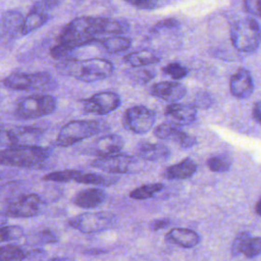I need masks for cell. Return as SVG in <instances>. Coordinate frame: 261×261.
Wrapping results in <instances>:
<instances>
[{"label":"cell","instance_id":"31","mask_svg":"<svg viewBox=\"0 0 261 261\" xmlns=\"http://www.w3.org/2000/svg\"><path fill=\"white\" fill-rule=\"evenodd\" d=\"M24 230L18 225H3L0 226V244L10 241H15L23 237Z\"/></svg>","mask_w":261,"mask_h":261},{"label":"cell","instance_id":"23","mask_svg":"<svg viewBox=\"0 0 261 261\" xmlns=\"http://www.w3.org/2000/svg\"><path fill=\"white\" fill-rule=\"evenodd\" d=\"M2 27L10 38H19L23 35V16L19 11L7 10L2 14Z\"/></svg>","mask_w":261,"mask_h":261},{"label":"cell","instance_id":"43","mask_svg":"<svg viewBox=\"0 0 261 261\" xmlns=\"http://www.w3.org/2000/svg\"><path fill=\"white\" fill-rule=\"evenodd\" d=\"M260 209H261V199L259 198V199L257 200L256 204H255V213H256L258 216H260V215H261V211H260Z\"/></svg>","mask_w":261,"mask_h":261},{"label":"cell","instance_id":"21","mask_svg":"<svg viewBox=\"0 0 261 261\" xmlns=\"http://www.w3.org/2000/svg\"><path fill=\"white\" fill-rule=\"evenodd\" d=\"M106 198V194L103 190L98 188H90L80 191L72 202L74 205L81 208H95L101 205Z\"/></svg>","mask_w":261,"mask_h":261},{"label":"cell","instance_id":"28","mask_svg":"<svg viewBox=\"0 0 261 261\" xmlns=\"http://www.w3.org/2000/svg\"><path fill=\"white\" fill-rule=\"evenodd\" d=\"M28 257V253L16 245L0 247V261H21Z\"/></svg>","mask_w":261,"mask_h":261},{"label":"cell","instance_id":"20","mask_svg":"<svg viewBox=\"0 0 261 261\" xmlns=\"http://www.w3.org/2000/svg\"><path fill=\"white\" fill-rule=\"evenodd\" d=\"M135 151L138 157L148 161L166 159L170 155V150L168 149V147L160 143L144 142L139 144L136 147Z\"/></svg>","mask_w":261,"mask_h":261},{"label":"cell","instance_id":"9","mask_svg":"<svg viewBox=\"0 0 261 261\" xmlns=\"http://www.w3.org/2000/svg\"><path fill=\"white\" fill-rule=\"evenodd\" d=\"M156 120V113L143 105L129 107L125 110L123 115L124 126L135 134H146L154 125Z\"/></svg>","mask_w":261,"mask_h":261},{"label":"cell","instance_id":"41","mask_svg":"<svg viewBox=\"0 0 261 261\" xmlns=\"http://www.w3.org/2000/svg\"><path fill=\"white\" fill-rule=\"evenodd\" d=\"M45 261H75V260L70 257H54Z\"/></svg>","mask_w":261,"mask_h":261},{"label":"cell","instance_id":"38","mask_svg":"<svg viewBox=\"0 0 261 261\" xmlns=\"http://www.w3.org/2000/svg\"><path fill=\"white\" fill-rule=\"evenodd\" d=\"M244 10L254 16H260V0H244Z\"/></svg>","mask_w":261,"mask_h":261},{"label":"cell","instance_id":"1","mask_svg":"<svg viewBox=\"0 0 261 261\" xmlns=\"http://www.w3.org/2000/svg\"><path fill=\"white\" fill-rule=\"evenodd\" d=\"M127 31L128 23L122 19L80 16L62 28L57 44L70 53L79 47L100 43L106 36L122 35Z\"/></svg>","mask_w":261,"mask_h":261},{"label":"cell","instance_id":"34","mask_svg":"<svg viewBox=\"0 0 261 261\" xmlns=\"http://www.w3.org/2000/svg\"><path fill=\"white\" fill-rule=\"evenodd\" d=\"M19 187L20 185L17 181H8L0 186V201L8 203L18 197L17 192L19 191Z\"/></svg>","mask_w":261,"mask_h":261},{"label":"cell","instance_id":"32","mask_svg":"<svg viewBox=\"0 0 261 261\" xmlns=\"http://www.w3.org/2000/svg\"><path fill=\"white\" fill-rule=\"evenodd\" d=\"M127 75L133 82L139 85H145L155 77L156 71L148 68H140L127 71Z\"/></svg>","mask_w":261,"mask_h":261},{"label":"cell","instance_id":"25","mask_svg":"<svg viewBox=\"0 0 261 261\" xmlns=\"http://www.w3.org/2000/svg\"><path fill=\"white\" fill-rule=\"evenodd\" d=\"M100 44L108 53L114 54L127 50L132 45V40L127 37L114 35L103 39Z\"/></svg>","mask_w":261,"mask_h":261},{"label":"cell","instance_id":"18","mask_svg":"<svg viewBox=\"0 0 261 261\" xmlns=\"http://www.w3.org/2000/svg\"><path fill=\"white\" fill-rule=\"evenodd\" d=\"M165 116L179 125L193 123L197 118V106L188 103H170L164 110Z\"/></svg>","mask_w":261,"mask_h":261},{"label":"cell","instance_id":"6","mask_svg":"<svg viewBox=\"0 0 261 261\" xmlns=\"http://www.w3.org/2000/svg\"><path fill=\"white\" fill-rule=\"evenodd\" d=\"M3 85L15 91H53L57 88L54 77L48 72H14L3 80Z\"/></svg>","mask_w":261,"mask_h":261},{"label":"cell","instance_id":"7","mask_svg":"<svg viewBox=\"0 0 261 261\" xmlns=\"http://www.w3.org/2000/svg\"><path fill=\"white\" fill-rule=\"evenodd\" d=\"M56 99L51 95L35 94L22 98L15 108V115L19 119H35L47 116L56 109Z\"/></svg>","mask_w":261,"mask_h":261},{"label":"cell","instance_id":"13","mask_svg":"<svg viewBox=\"0 0 261 261\" xmlns=\"http://www.w3.org/2000/svg\"><path fill=\"white\" fill-rule=\"evenodd\" d=\"M156 138L160 140L172 141L181 148H191L197 144V139L181 129L179 124L174 122H163L153 130Z\"/></svg>","mask_w":261,"mask_h":261},{"label":"cell","instance_id":"19","mask_svg":"<svg viewBox=\"0 0 261 261\" xmlns=\"http://www.w3.org/2000/svg\"><path fill=\"white\" fill-rule=\"evenodd\" d=\"M165 240L182 248H194L200 243V236L193 229L175 227L165 234Z\"/></svg>","mask_w":261,"mask_h":261},{"label":"cell","instance_id":"22","mask_svg":"<svg viewBox=\"0 0 261 261\" xmlns=\"http://www.w3.org/2000/svg\"><path fill=\"white\" fill-rule=\"evenodd\" d=\"M197 171V164L190 158H185L178 163L167 166L163 171V176L167 179H187Z\"/></svg>","mask_w":261,"mask_h":261},{"label":"cell","instance_id":"30","mask_svg":"<svg viewBox=\"0 0 261 261\" xmlns=\"http://www.w3.org/2000/svg\"><path fill=\"white\" fill-rule=\"evenodd\" d=\"M207 167L213 172H225L230 169L231 160L227 156H212L210 157L207 162Z\"/></svg>","mask_w":261,"mask_h":261},{"label":"cell","instance_id":"39","mask_svg":"<svg viewBox=\"0 0 261 261\" xmlns=\"http://www.w3.org/2000/svg\"><path fill=\"white\" fill-rule=\"evenodd\" d=\"M170 224V219L168 218H158V219H154L150 222L149 227L151 230L156 231V230H160L162 228L167 227Z\"/></svg>","mask_w":261,"mask_h":261},{"label":"cell","instance_id":"15","mask_svg":"<svg viewBox=\"0 0 261 261\" xmlns=\"http://www.w3.org/2000/svg\"><path fill=\"white\" fill-rule=\"evenodd\" d=\"M231 255H245L247 258H255L261 253L260 237H252L247 231L239 232L231 244Z\"/></svg>","mask_w":261,"mask_h":261},{"label":"cell","instance_id":"44","mask_svg":"<svg viewBox=\"0 0 261 261\" xmlns=\"http://www.w3.org/2000/svg\"><path fill=\"white\" fill-rule=\"evenodd\" d=\"M58 1H60V0H58Z\"/></svg>","mask_w":261,"mask_h":261},{"label":"cell","instance_id":"4","mask_svg":"<svg viewBox=\"0 0 261 261\" xmlns=\"http://www.w3.org/2000/svg\"><path fill=\"white\" fill-rule=\"evenodd\" d=\"M108 129V123L103 120H71L60 128L55 143L59 147H69L90 137L102 134Z\"/></svg>","mask_w":261,"mask_h":261},{"label":"cell","instance_id":"35","mask_svg":"<svg viewBox=\"0 0 261 261\" xmlns=\"http://www.w3.org/2000/svg\"><path fill=\"white\" fill-rule=\"evenodd\" d=\"M178 27H179V21L176 18L169 17V18H165V19H162V20L156 22L153 25V28L151 29V33L158 34L162 31H170V30L177 29Z\"/></svg>","mask_w":261,"mask_h":261},{"label":"cell","instance_id":"2","mask_svg":"<svg viewBox=\"0 0 261 261\" xmlns=\"http://www.w3.org/2000/svg\"><path fill=\"white\" fill-rule=\"evenodd\" d=\"M57 67L64 74L85 83L107 79L114 69L112 62L104 58H66L61 60Z\"/></svg>","mask_w":261,"mask_h":261},{"label":"cell","instance_id":"33","mask_svg":"<svg viewBox=\"0 0 261 261\" xmlns=\"http://www.w3.org/2000/svg\"><path fill=\"white\" fill-rule=\"evenodd\" d=\"M162 72L169 75L171 79L178 81L188 75V68L178 62H171L162 67Z\"/></svg>","mask_w":261,"mask_h":261},{"label":"cell","instance_id":"26","mask_svg":"<svg viewBox=\"0 0 261 261\" xmlns=\"http://www.w3.org/2000/svg\"><path fill=\"white\" fill-rule=\"evenodd\" d=\"M75 182L79 184H86V185H97V186H103V187H108L112 186L117 181V178L114 176H109V175H102L99 173H85L81 172L76 178L74 179Z\"/></svg>","mask_w":261,"mask_h":261},{"label":"cell","instance_id":"37","mask_svg":"<svg viewBox=\"0 0 261 261\" xmlns=\"http://www.w3.org/2000/svg\"><path fill=\"white\" fill-rule=\"evenodd\" d=\"M123 1L138 9H145V10L154 9L158 5L157 3L158 0H123Z\"/></svg>","mask_w":261,"mask_h":261},{"label":"cell","instance_id":"3","mask_svg":"<svg viewBox=\"0 0 261 261\" xmlns=\"http://www.w3.org/2000/svg\"><path fill=\"white\" fill-rule=\"evenodd\" d=\"M51 150L37 145H16L0 151V165L20 168H43L50 158Z\"/></svg>","mask_w":261,"mask_h":261},{"label":"cell","instance_id":"17","mask_svg":"<svg viewBox=\"0 0 261 261\" xmlns=\"http://www.w3.org/2000/svg\"><path fill=\"white\" fill-rule=\"evenodd\" d=\"M150 93L156 98L173 103L181 100L186 96L187 89L178 82L164 81L154 84L151 87Z\"/></svg>","mask_w":261,"mask_h":261},{"label":"cell","instance_id":"42","mask_svg":"<svg viewBox=\"0 0 261 261\" xmlns=\"http://www.w3.org/2000/svg\"><path fill=\"white\" fill-rule=\"evenodd\" d=\"M8 221V216L5 214V212L0 211V226H3Z\"/></svg>","mask_w":261,"mask_h":261},{"label":"cell","instance_id":"14","mask_svg":"<svg viewBox=\"0 0 261 261\" xmlns=\"http://www.w3.org/2000/svg\"><path fill=\"white\" fill-rule=\"evenodd\" d=\"M124 146L123 139L115 134L103 135L94 140L87 148V153L98 157L109 156L119 153Z\"/></svg>","mask_w":261,"mask_h":261},{"label":"cell","instance_id":"10","mask_svg":"<svg viewBox=\"0 0 261 261\" xmlns=\"http://www.w3.org/2000/svg\"><path fill=\"white\" fill-rule=\"evenodd\" d=\"M42 200L37 194H22L6 203L5 214L8 217L29 218L40 212Z\"/></svg>","mask_w":261,"mask_h":261},{"label":"cell","instance_id":"36","mask_svg":"<svg viewBox=\"0 0 261 261\" xmlns=\"http://www.w3.org/2000/svg\"><path fill=\"white\" fill-rule=\"evenodd\" d=\"M37 240L41 244H54L58 242V237L51 229H43L37 233Z\"/></svg>","mask_w":261,"mask_h":261},{"label":"cell","instance_id":"40","mask_svg":"<svg viewBox=\"0 0 261 261\" xmlns=\"http://www.w3.org/2000/svg\"><path fill=\"white\" fill-rule=\"evenodd\" d=\"M252 117L258 124H260L261 122V102L260 101H257L254 104L252 109Z\"/></svg>","mask_w":261,"mask_h":261},{"label":"cell","instance_id":"12","mask_svg":"<svg viewBox=\"0 0 261 261\" xmlns=\"http://www.w3.org/2000/svg\"><path fill=\"white\" fill-rule=\"evenodd\" d=\"M136 164L133 156L126 154H113L104 157H98L91 162V165L104 172L111 174L129 173Z\"/></svg>","mask_w":261,"mask_h":261},{"label":"cell","instance_id":"11","mask_svg":"<svg viewBox=\"0 0 261 261\" xmlns=\"http://www.w3.org/2000/svg\"><path fill=\"white\" fill-rule=\"evenodd\" d=\"M84 112L98 115L108 114L120 106L121 99L118 94L110 91H103L94 94L82 101Z\"/></svg>","mask_w":261,"mask_h":261},{"label":"cell","instance_id":"24","mask_svg":"<svg viewBox=\"0 0 261 261\" xmlns=\"http://www.w3.org/2000/svg\"><path fill=\"white\" fill-rule=\"evenodd\" d=\"M123 60L133 67H143L158 63L160 61V57L150 50H140L126 54L123 57Z\"/></svg>","mask_w":261,"mask_h":261},{"label":"cell","instance_id":"29","mask_svg":"<svg viewBox=\"0 0 261 261\" xmlns=\"http://www.w3.org/2000/svg\"><path fill=\"white\" fill-rule=\"evenodd\" d=\"M81 170L77 169H63L58 171H53L47 173L43 176V180L46 181H55V182H69L74 181L76 176L81 173Z\"/></svg>","mask_w":261,"mask_h":261},{"label":"cell","instance_id":"27","mask_svg":"<svg viewBox=\"0 0 261 261\" xmlns=\"http://www.w3.org/2000/svg\"><path fill=\"white\" fill-rule=\"evenodd\" d=\"M163 188L164 186L161 182L148 184L133 190L128 196L134 200H147V199L153 198L155 194L160 192Z\"/></svg>","mask_w":261,"mask_h":261},{"label":"cell","instance_id":"8","mask_svg":"<svg viewBox=\"0 0 261 261\" xmlns=\"http://www.w3.org/2000/svg\"><path fill=\"white\" fill-rule=\"evenodd\" d=\"M115 215L109 211L85 212L68 220V225L83 233L105 230L114 224Z\"/></svg>","mask_w":261,"mask_h":261},{"label":"cell","instance_id":"16","mask_svg":"<svg viewBox=\"0 0 261 261\" xmlns=\"http://www.w3.org/2000/svg\"><path fill=\"white\" fill-rule=\"evenodd\" d=\"M229 90L231 95L238 99L249 98L254 91V83L250 71L244 67L234 71L229 80Z\"/></svg>","mask_w":261,"mask_h":261},{"label":"cell","instance_id":"5","mask_svg":"<svg viewBox=\"0 0 261 261\" xmlns=\"http://www.w3.org/2000/svg\"><path fill=\"white\" fill-rule=\"evenodd\" d=\"M230 41L234 49L244 53H252L259 48L260 25L253 17L237 20L230 29Z\"/></svg>","mask_w":261,"mask_h":261}]
</instances>
